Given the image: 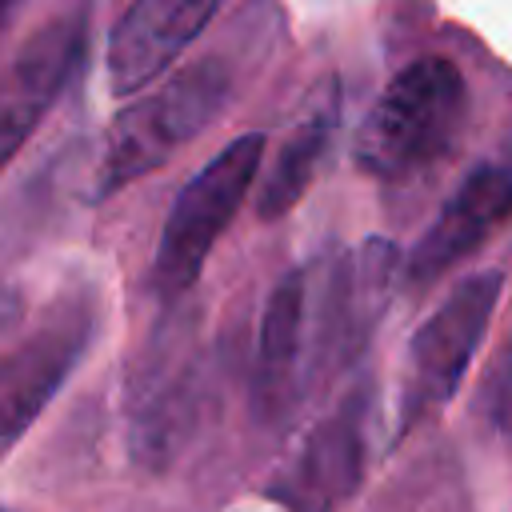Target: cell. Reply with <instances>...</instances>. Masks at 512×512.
<instances>
[{
    "label": "cell",
    "instance_id": "cell-1",
    "mask_svg": "<svg viewBox=\"0 0 512 512\" xmlns=\"http://www.w3.org/2000/svg\"><path fill=\"white\" fill-rule=\"evenodd\" d=\"M468 84L444 56H420L400 68L356 128L352 160L376 180H408L432 168L460 136Z\"/></svg>",
    "mask_w": 512,
    "mask_h": 512
},
{
    "label": "cell",
    "instance_id": "cell-2",
    "mask_svg": "<svg viewBox=\"0 0 512 512\" xmlns=\"http://www.w3.org/2000/svg\"><path fill=\"white\" fill-rule=\"evenodd\" d=\"M228 96H232L228 64L220 56H204L180 68L156 92L116 112L92 172V200H104L124 184L168 164L176 148H184L224 112Z\"/></svg>",
    "mask_w": 512,
    "mask_h": 512
},
{
    "label": "cell",
    "instance_id": "cell-3",
    "mask_svg": "<svg viewBox=\"0 0 512 512\" xmlns=\"http://www.w3.org/2000/svg\"><path fill=\"white\" fill-rule=\"evenodd\" d=\"M264 144H268L264 132H244V136L228 140L176 192V200L164 216V228H160L152 272H148V288L156 300H176L200 280L208 252L232 224L240 200L248 196V188L260 172Z\"/></svg>",
    "mask_w": 512,
    "mask_h": 512
},
{
    "label": "cell",
    "instance_id": "cell-4",
    "mask_svg": "<svg viewBox=\"0 0 512 512\" xmlns=\"http://www.w3.org/2000/svg\"><path fill=\"white\" fill-rule=\"evenodd\" d=\"M504 272L484 268L464 276L412 332L408 360H404V388H400V416L396 436H408L416 424L436 416L460 388V376L480 348L488 320L500 304Z\"/></svg>",
    "mask_w": 512,
    "mask_h": 512
},
{
    "label": "cell",
    "instance_id": "cell-5",
    "mask_svg": "<svg viewBox=\"0 0 512 512\" xmlns=\"http://www.w3.org/2000/svg\"><path fill=\"white\" fill-rule=\"evenodd\" d=\"M328 360L320 264H300L276 280L260 320L256 348V408L268 420H280L316 380Z\"/></svg>",
    "mask_w": 512,
    "mask_h": 512
},
{
    "label": "cell",
    "instance_id": "cell-6",
    "mask_svg": "<svg viewBox=\"0 0 512 512\" xmlns=\"http://www.w3.org/2000/svg\"><path fill=\"white\" fill-rule=\"evenodd\" d=\"M92 324V300L72 292L40 320L36 332L0 356V440L20 436L60 392L92 340Z\"/></svg>",
    "mask_w": 512,
    "mask_h": 512
},
{
    "label": "cell",
    "instance_id": "cell-7",
    "mask_svg": "<svg viewBox=\"0 0 512 512\" xmlns=\"http://www.w3.org/2000/svg\"><path fill=\"white\" fill-rule=\"evenodd\" d=\"M88 48V12H64L40 24L0 68V172L36 132L44 112L68 88Z\"/></svg>",
    "mask_w": 512,
    "mask_h": 512
},
{
    "label": "cell",
    "instance_id": "cell-8",
    "mask_svg": "<svg viewBox=\"0 0 512 512\" xmlns=\"http://www.w3.org/2000/svg\"><path fill=\"white\" fill-rule=\"evenodd\" d=\"M364 392H352L332 416H324L288 460V468L268 484L288 512H332L348 500L364 476Z\"/></svg>",
    "mask_w": 512,
    "mask_h": 512
},
{
    "label": "cell",
    "instance_id": "cell-9",
    "mask_svg": "<svg viewBox=\"0 0 512 512\" xmlns=\"http://www.w3.org/2000/svg\"><path fill=\"white\" fill-rule=\"evenodd\" d=\"M512 216V164H476L404 256V284H428L476 252Z\"/></svg>",
    "mask_w": 512,
    "mask_h": 512
},
{
    "label": "cell",
    "instance_id": "cell-10",
    "mask_svg": "<svg viewBox=\"0 0 512 512\" xmlns=\"http://www.w3.org/2000/svg\"><path fill=\"white\" fill-rule=\"evenodd\" d=\"M216 16V0H136L108 36V88L132 96L156 80Z\"/></svg>",
    "mask_w": 512,
    "mask_h": 512
},
{
    "label": "cell",
    "instance_id": "cell-11",
    "mask_svg": "<svg viewBox=\"0 0 512 512\" xmlns=\"http://www.w3.org/2000/svg\"><path fill=\"white\" fill-rule=\"evenodd\" d=\"M336 124H340V88L328 84L316 96V104L308 108V116L280 144V152L272 160V172L264 176L260 196H256V216L260 220H280L284 212H292L304 200V192L312 188V180H316V172L328 156Z\"/></svg>",
    "mask_w": 512,
    "mask_h": 512
},
{
    "label": "cell",
    "instance_id": "cell-12",
    "mask_svg": "<svg viewBox=\"0 0 512 512\" xmlns=\"http://www.w3.org/2000/svg\"><path fill=\"white\" fill-rule=\"evenodd\" d=\"M480 412L496 432L512 436V336L500 344L484 384H480Z\"/></svg>",
    "mask_w": 512,
    "mask_h": 512
},
{
    "label": "cell",
    "instance_id": "cell-13",
    "mask_svg": "<svg viewBox=\"0 0 512 512\" xmlns=\"http://www.w3.org/2000/svg\"><path fill=\"white\" fill-rule=\"evenodd\" d=\"M20 316H24V300H20V292L0 288V340L20 324Z\"/></svg>",
    "mask_w": 512,
    "mask_h": 512
},
{
    "label": "cell",
    "instance_id": "cell-14",
    "mask_svg": "<svg viewBox=\"0 0 512 512\" xmlns=\"http://www.w3.org/2000/svg\"><path fill=\"white\" fill-rule=\"evenodd\" d=\"M8 16H12V4H4V0H0V28H4V20H8Z\"/></svg>",
    "mask_w": 512,
    "mask_h": 512
},
{
    "label": "cell",
    "instance_id": "cell-15",
    "mask_svg": "<svg viewBox=\"0 0 512 512\" xmlns=\"http://www.w3.org/2000/svg\"><path fill=\"white\" fill-rule=\"evenodd\" d=\"M0 512H8V508H0Z\"/></svg>",
    "mask_w": 512,
    "mask_h": 512
}]
</instances>
